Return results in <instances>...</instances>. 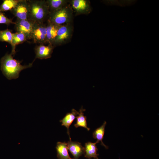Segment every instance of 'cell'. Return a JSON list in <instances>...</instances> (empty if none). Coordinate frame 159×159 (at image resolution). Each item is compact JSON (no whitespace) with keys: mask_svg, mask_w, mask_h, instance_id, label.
<instances>
[{"mask_svg":"<svg viewBox=\"0 0 159 159\" xmlns=\"http://www.w3.org/2000/svg\"><path fill=\"white\" fill-rule=\"evenodd\" d=\"M106 124V122L105 121L101 126L96 129L93 132L92 136L94 139L97 140L96 142L97 143L100 142L102 146L105 147V148L108 149V146L105 145L102 141Z\"/></svg>","mask_w":159,"mask_h":159,"instance_id":"cell-17","label":"cell"},{"mask_svg":"<svg viewBox=\"0 0 159 159\" xmlns=\"http://www.w3.org/2000/svg\"><path fill=\"white\" fill-rule=\"evenodd\" d=\"M29 19L34 23H44L47 21L49 12L45 0H28Z\"/></svg>","mask_w":159,"mask_h":159,"instance_id":"cell-2","label":"cell"},{"mask_svg":"<svg viewBox=\"0 0 159 159\" xmlns=\"http://www.w3.org/2000/svg\"><path fill=\"white\" fill-rule=\"evenodd\" d=\"M34 23L29 19L24 20L17 19L14 24L15 30L16 32L24 34L27 39H31Z\"/></svg>","mask_w":159,"mask_h":159,"instance_id":"cell-7","label":"cell"},{"mask_svg":"<svg viewBox=\"0 0 159 159\" xmlns=\"http://www.w3.org/2000/svg\"><path fill=\"white\" fill-rule=\"evenodd\" d=\"M85 111V110L84 109L82 106L79 110V114L76 117V123L74 125V126L76 128L82 127L89 131L90 129L87 126V117L84 115V112Z\"/></svg>","mask_w":159,"mask_h":159,"instance_id":"cell-18","label":"cell"},{"mask_svg":"<svg viewBox=\"0 0 159 159\" xmlns=\"http://www.w3.org/2000/svg\"><path fill=\"white\" fill-rule=\"evenodd\" d=\"M54 48L53 45L50 44L47 45L39 44L36 46L35 48L36 56L33 62L36 58L44 59L50 58Z\"/></svg>","mask_w":159,"mask_h":159,"instance_id":"cell-9","label":"cell"},{"mask_svg":"<svg viewBox=\"0 0 159 159\" xmlns=\"http://www.w3.org/2000/svg\"><path fill=\"white\" fill-rule=\"evenodd\" d=\"M67 144L68 149L73 155L74 159H78L85 153V148L79 142L69 140Z\"/></svg>","mask_w":159,"mask_h":159,"instance_id":"cell-11","label":"cell"},{"mask_svg":"<svg viewBox=\"0 0 159 159\" xmlns=\"http://www.w3.org/2000/svg\"><path fill=\"white\" fill-rule=\"evenodd\" d=\"M13 33L9 29L0 30V41L5 42L12 45Z\"/></svg>","mask_w":159,"mask_h":159,"instance_id":"cell-20","label":"cell"},{"mask_svg":"<svg viewBox=\"0 0 159 159\" xmlns=\"http://www.w3.org/2000/svg\"><path fill=\"white\" fill-rule=\"evenodd\" d=\"M11 53L6 54L1 60V69L4 75L8 80L15 79L24 69L31 67L33 62L27 65H22L21 61L13 58Z\"/></svg>","mask_w":159,"mask_h":159,"instance_id":"cell-1","label":"cell"},{"mask_svg":"<svg viewBox=\"0 0 159 159\" xmlns=\"http://www.w3.org/2000/svg\"><path fill=\"white\" fill-rule=\"evenodd\" d=\"M0 24L9 25L11 24H15V22L13 21L12 19L8 18L3 13L0 11Z\"/></svg>","mask_w":159,"mask_h":159,"instance_id":"cell-21","label":"cell"},{"mask_svg":"<svg viewBox=\"0 0 159 159\" xmlns=\"http://www.w3.org/2000/svg\"><path fill=\"white\" fill-rule=\"evenodd\" d=\"M21 0H5L0 6V11H11Z\"/></svg>","mask_w":159,"mask_h":159,"instance_id":"cell-19","label":"cell"},{"mask_svg":"<svg viewBox=\"0 0 159 159\" xmlns=\"http://www.w3.org/2000/svg\"><path fill=\"white\" fill-rule=\"evenodd\" d=\"M68 0H46L49 13L57 10L69 4Z\"/></svg>","mask_w":159,"mask_h":159,"instance_id":"cell-15","label":"cell"},{"mask_svg":"<svg viewBox=\"0 0 159 159\" xmlns=\"http://www.w3.org/2000/svg\"><path fill=\"white\" fill-rule=\"evenodd\" d=\"M74 30L73 23L60 25L53 46L54 47L65 44L70 41Z\"/></svg>","mask_w":159,"mask_h":159,"instance_id":"cell-4","label":"cell"},{"mask_svg":"<svg viewBox=\"0 0 159 159\" xmlns=\"http://www.w3.org/2000/svg\"><path fill=\"white\" fill-rule=\"evenodd\" d=\"M79 114V112L73 109L71 112L67 113L62 119L59 121L62 123V125L64 126L67 128V133L70 140H71L70 135L69 127Z\"/></svg>","mask_w":159,"mask_h":159,"instance_id":"cell-12","label":"cell"},{"mask_svg":"<svg viewBox=\"0 0 159 159\" xmlns=\"http://www.w3.org/2000/svg\"><path fill=\"white\" fill-rule=\"evenodd\" d=\"M46 24L47 44L53 46L60 25L54 24L48 21H47Z\"/></svg>","mask_w":159,"mask_h":159,"instance_id":"cell-10","label":"cell"},{"mask_svg":"<svg viewBox=\"0 0 159 159\" xmlns=\"http://www.w3.org/2000/svg\"><path fill=\"white\" fill-rule=\"evenodd\" d=\"M97 143V142L93 143L88 142L85 144V156L87 158H93L96 159H99L98 158V154L97 152L98 149L96 145Z\"/></svg>","mask_w":159,"mask_h":159,"instance_id":"cell-13","label":"cell"},{"mask_svg":"<svg viewBox=\"0 0 159 159\" xmlns=\"http://www.w3.org/2000/svg\"><path fill=\"white\" fill-rule=\"evenodd\" d=\"M27 40L26 35L23 33L16 32L13 33L12 50L11 53L14 55L16 53V46L22 43Z\"/></svg>","mask_w":159,"mask_h":159,"instance_id":"cell-16","label":"cell"},{"mask_svg":"<svg viewBox=\"0 0 159 159\" xmlns=\"http://www.w3.org/2000/svg\"><path fill=\"white\" fill-rule=\"evenodd\" d=\"M11 11L17 19H28L29 9L28 0H21L16 6Z\"/></svg>","mask_w":159,"mask_h":159,"instance_id":"cell-8","label":"cell"},{"mask_svg":"<svg viewBox=\"0 0 159 159\" xmlns=\"http://www.w3.org/2000/svg\"><path fill=\"white\" fill-rule=\"evenodd\" d=\"M69 3L75 16L88 14L92 11V8L89 0H71Z\"/></svg>","mask_w":159,"mask_h":159,"instance_id":"cell-5","label":"cell"},{"mask_svg":"<svg viewBox=\"0 0 159 159\" xmlns=\"http://www.w3.org/2000/svg\"><path fill=\"white\" fill-rule=\"evenodd\" d=\"M46 24L44 23H35L31 36L34 43L39 44H47Z\"/></svg>","mask_w":159,"mask_h":159,"instance_id":"cell-6","label":"cell"},{"mask_svg":"<svg viewBox=\"0 0 159 159\" xmlns=\"http://www.w3.org/2000/svg\"><path fill=\"white\" fill-rule=\"evenodd\" d=\"M74 14L69 3L61 8L49 13L47 21L58 25L73 23Z\"/></svg>","mask_w":159,"mask_h":159,"instance_id":"cell-3","label":"cell"},{"mask_svg":"<svg viewBox=\"0 0 159 159\" xmlns=\"http://www.w3.org/2000/svg\"><path fill=\"white\" fill-rule=\"evenodd\" d=\"M57 157L59 159H73L69 156L68 152L67 143L57 142L56 147Z\"/></svg>","mask_w":159,"mask_h":159,"instance_id":"cell-14","label":"cell"}]
</instances>
